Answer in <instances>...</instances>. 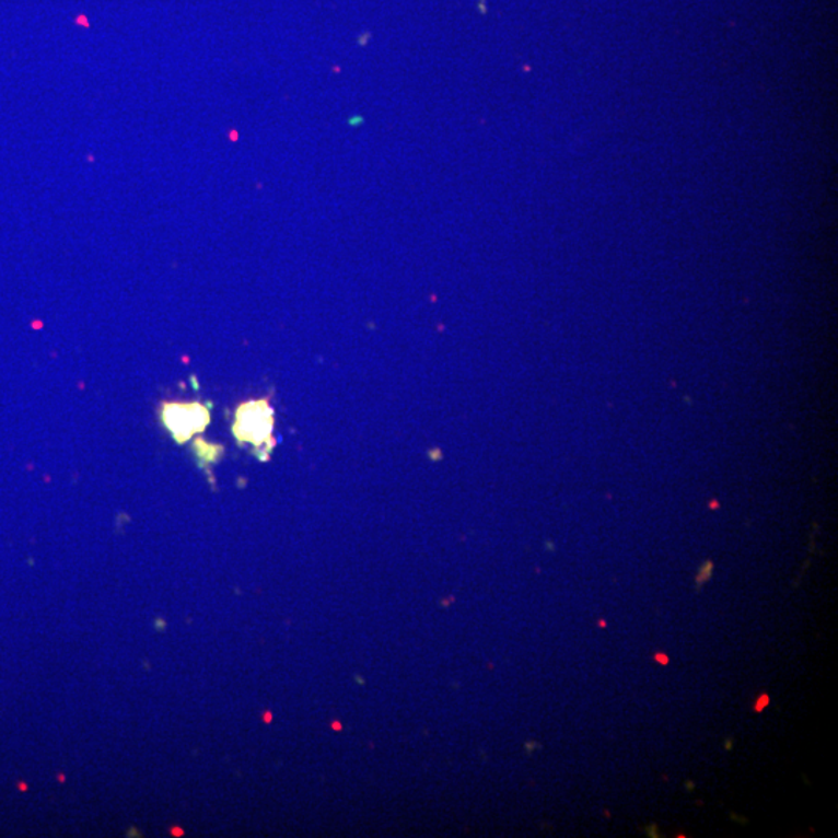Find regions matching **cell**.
<instances>
[{"instance_id": "6da1fadb", "label": "cell", "mask_w": 838, "mask_h": 838, "mask_svg": "<svg viewBox=\"0 0 838 838\" xmlns=\"http://www.w3.org/2000/svg\"><path fill=\"white\" fill-rule=\"evenodd\" d=\"M233 435L240 443L255 447L272 443L273 410L266 399L248 400L236 410Z\"/></svg>"}, {"instance_id": "7a4b0ae2", "label": "cell", "mask_w": 838, "mask_h": 838, "mask_svg": "<svg viewBox=\"0 0 838 838\" xmlns=\"http://www.w3.org/2000/svg\"><path fill=\"white\" fill-rule=\"evenodd\" d=\"M162 421L173 439L184 444L209 426V407L200 403H168L163 406Z\"/></svg>"}, {"instance_id": "3957f363", "label": "cell", "mask_w": 838, "mask_h": 838, "mask_svg": "<svg viewBox=\"0 0 838 838\" xmlns=\"http://www.w3.org/2000/svg\"><path fill=\"white\" fill-rule=\"evenodd\" d=\"M711 569H713V566H711V563H707L706 569H703L702 573L697 577V582H699V584H702L703 581H707L708 578L711 577Z\"/></svg>"}, {"instance_id": "277c9868", "label": "cell", "mask_w": 838, "mask_h": 838, "mask_svg": "<svg viewBox=\"0 0 838 838\" xmlns=\"http://www.w3.org/2000/svg\"><path fill=\"white\" fill-rule=\"evenodd\" d=\"M769 702H770L769 696L763 695L761 697H759L758 702H756L755 710L763 711L764 708L769 706Z\"/></svg>"}, {"instance_id": "5b68a950", "label": "cell", "mask_w": 838, "mask_h": 838, "mask_svg": "<svg viewBox=\"0 0 838 838\" xmlns=\"http://www.w3.org/2000/svg\"><path fill=\"white\" fill-rule=\"evenodd\" d=\"M655 660H657L660 663H663V665H667V663H670V660H667L666 655L663 654L655 655Z\"/></svg>"}]
</instances>
